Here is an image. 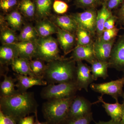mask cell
I'll list each match as a JSON object with an SVG mask.
<instances>
[{
  "label": "cell",
  "mask_w": 124,
  "mask_h": 124,
  "mask_svg": "<svg viewBox=\"0 0 124 124\" xmlns=\"http://www.w3.org/2000/svg\"><path fill=\"white\" fill-rule=\"evenodd\" d=\"M78 91L75 82L49 84L42 88L40 96L47 100L69 98L75 96Z\"/></svg>",
  "instance_id": "obj_5"
},
{
  "label": "cell",
  "mask_w": 124,
  "mask_h": 124,
  "mask_svg": "<svg viewBox=\"0 0 124 124\" xmlns=\"http://www.w3.org/2000/svg\"><path fill=\"white\" fill-rule=\"evenodd\" d=\"M45 62L40 59H37L30 61L31 70L34 75L37 77L43 78L46 67V64H45Z\"/></svg>",
  "instance_id": "obj_30"
},
{
  "label": "cell",
  "mask_w": 124,
  "mask_h": 124,
  "mask_svg": "<svg viewBox=\"0 0 124 124\" xmlns=\"http://www.w3.org/2000/svg\"><path fill=\"white\" fill-rule=\"evenodd\" d=\"M11 65L12 69L18 74L37 77L31 70L30 61L27 59L18 57L13 60Z\"/></svg>",
  "instance_id": "obj_21"
},
{
  "label": "cell",
  "mask_w": 124,
  "mask_h": 124,
  "mask_svg": "<svg viewBox=\"0 0 124 124\" xmlns=\"http://www.w3.org/2000/svg\"><path fill=\"white\" fill-rule=\"evenodd\" d=\"M67 1H68V2H69V1H70L71 0H66Z\"/></svg>",
  "instance_id": "obj_45"
},
{
  "label": "cell",
  "mask_w": 124,
  "mask_h": 124,
  "mask_svg": "<svg viewBox=\"0 0 124 124\" xmlns=\"http://www.w3.org/2000/svg\"><path fill=\"white\" fill-rule=\"evenodd\" d=\"M93 44V43L87 45L77 46L72 50L71 58L76 62L85 60L91 64L97 60Z\"/></svg>",
  "instance_id": "obj_13"
},
{
  "label": "cell",
  "mask_w": 124,
  "mask_h": 124,
  "mask_svg": "<svg viewBox=\"0 0 124 124\" xmlns=\"http://www.w3.org/2000/svg\"><path fill=\"white\" fill-rule=\"evenodd\" d=\"M35 28L38 36L40 37L51 36L53 34L57 33L58 31V27L46 18L37 22Z\"/></svg>",
  "instance_id": "obj_18"
},
{
  "label": "cell",
  "mask_w": 124,
  "mask_h": 124,
  "mask_svg": "<svg viewBox=\"0 0 124 124\" xmlns=\"http://www.w3.org/2000/svg\"><path fill=\"white\" fill-rule=\"evenodd\" d=\"M76 62L71 58H63L49 62L43 79L48 84L75 82Z\"/></svg>",
  "instance_id": "obj_2"
},
{
  "label": "cell",
  "mask_w": 124,
  "mask_h": 124,
  "mask_svg": "<svg viewBox=\"0 0 124 124\" xmlns=\"http://www.w3.org/2000/svg\"><path fill=\"white\" fill-rule=\"evenodd\" d=\"M15 76L17 81L16 86L20 93L27 92L28 89L35 85H46L48 84L42 78L23 75L17 73Z\"/></svg>",
  "instance_id": "obj_11"
},
{
  "label": "cell",
  "mask_w": 124,
  "mask_h": 124,
  "mask_svg": "<svg viewBox=\"0 0 124 124\" xmlns=\"http://www.w3.org/2000/svg\"><path fill=\"white\" fill-rule=\"evenodd\" d=\"M101 8L98 10L96 20V33L100 38L104 31V24L106 21L113 15L112 11L107 7V2L102 3Z\"/></svg>",
  "instance_id": "obj_19"
},
{
  "label": "cell",
  "mask_w": 124,
  "mask_h": 124,
  "mask_svg": "<svg viewBox=\"0 0 124 124\" xmlns=\"http://www.w3.org/2000/svg\"><path fill=\"white\" fill-rule=\"evenodd\" d=\"M118 16L120 20L124 22V1L118 11Z\"/></svg>",
  "instance_id": "obj_40"
},
{
  "label": "cell",
  "mask_w": 124,
  "mask_h": 124,
  "mask_svg": "<svg viewBox=\"0 0 124 124\" xmlns=\"http://www.w3.org/2000/svg\"><path fill=\"white\" fill-rule=\"evenodd\" d=\"M15 31L8 28H2L0 33V40L2 45L12 44L18 41V36Z\"/></svg>",
  "instance_id": "obj_28"
},
{
  "label": "cell",
  "mask_w": 124,
  "mask_h": 124,
  "mask_svg": "<svg viewBox=\"0 0 124 124\" xmlns=\"http://www.w3.org/2000/svg\"><path fill=\"white\" fill-rule=\"evenodd\" d=\"M15 44L17 49L19 57L29 61L34 58L36 49L35 42L18 41Z\"/></svg>",
  "instance_id": "obj_20"
},
{
  "label": "cell",
  "mask_w": 124,
  "mask_h": 124,
  "mask_svg": "<svg viewBox=\"0 0 124 124\" xmlns=\"http://www.w3.org/2000/svg\"><path fill=\"white\" fill-rule=\"evenodd\" d=\"M76 35L77 46L87 45L93 43L92 40V35L86 30L78 27Z\"/></svg>",
  "instance_id": "obj_29"
},
{
  "label": "cell",
  "mask_w": 124,
  "mask_h": 124,
  "mask_svg": "<svg viewBox=\"0 0 124 124\" xmlns=\"http://www.w3.org/2000/svg\"><path fill=\"white\" fill-rule=\"evenodd\" d=\"M38 107L32 92H18L10 96L0 97V111L17 123L31 113H37Z\"/></svg>",
  "instance_id": "obj_1"
},
{
  "label": "cell",
  "mask_w": 124,
  "mask_h": 124,
  "mask_svg": "<svg viewBox=\"0 0 124 124\" xmlns=\"http://www.w3.org/2000/svg\"><path fill=\"white\" fill-rule=\"evenodd\" d=\"M16 79L5 76L4 79L0 84V97H7L15 94L19 92L16 90L15 82Z\"/></svg>",
  "instance_id": "obj_24"
},
{
  "label": "cell",
  "mask_w": 124,
  "mask_h": 124,
  "mask_svg": "<svg viewBox=\"0 0 124 124\" xmlns=\"http://www.w3.org/2000/svg\"><path fill=\"white\" fill-rule=\"evenodd\" d=\"M75 3L78 8L85 10L96 8L99 5L102 4L101 0H76Z\"/></svg>",
  "instance_id": "obj_31"
},
{
  "label": "cell",
  "mask_w": 124,
  "mask_h": 124,
  "mask_svg": "<svg viewBox=\"0 0 124 124\" xmlns=\"http://www.w3.org/2000/svg\"><path fill=\"white\" fill-rule=\"evenodd\" d=\"M19 2L18 0H0V8L3 11L7 12L18 5Z\"/></svg>",
  "instance_id": "obj_35"
},
{
  "label": "cell",
  "mask_w": 124,
  "mask_h": 124,
  "mask_svg": "<svg viewBox=\"0 0 124 124\" xmlns=\"http://www.w3.org/2000/svg\"><path fill=\"white\" fill-rule=\"evenodd\" d=\"M122 97L123 98V104L124 105V113H123V116H122V120L121 122L122 124H124V92L122 94Z\"/></svg>",
  "instance_id": "obj_43"
},
{
  "label": "cell",
  "mask_w": 124,
  "mask_h": 124,
  "mask_svg": "<svg viewBox=\"0 0 124 124\" xmlns=\"http://www.w3.org/2000/svg\"><path fill=\"white\" fill-rule=\"evenodd\" d=\"M69 6L66 2L61 0H54L53 4V9L55 13L63 15L68 10Z\"/></svg>",
  "instance_id": "obj_33"
},
{
  "label": "cell",
  "mask_w": 124,
  "mask_h": 124,
  "mask_svg": "<svg viewBox=\"0 0 124 124\" xmlns=\"http://www.w3.org/2000/svg\"><path fill=\"white\" fill-rule=\"evenodd\" d=\"M0 124H17L12 117L6 115L0 111Z\"/></svg>",
  "instance_id": "obj_36"
},
{
  "label": "cell",
  "mask_w": 124,
  "mask_h": 124,
  "mask_svg": "<svg viewBox=\"0 0 124 124\" xmlns=\"http://www.w3.org/2000/svg\"><path fill=\"white\" fill-rule=\"evenodd\" d=\"M124 85V75L121 78L110 82L95 84L92 83L90 85V88L94 92L111 96L118 101V98L122 97L124 92L123 88Z\"/></svg>",
  "instance_id": "obj_6"
},
{
  "label": "cell",
  "mask_w": 124,
  "mask_h": 124,
  "mask_svg": "<svg viewBox=\"0 0 124 124\" xmlns=\"http://www.w3.org/2000/svg\"><path fill=\"white\" fill-rule=\"evenodd\" d=\"M76 73L75 82L79 91L84 89L88 91V87L94 80L91 73V67L82 61L76 62Z\"/></svg>",
  "instance_id": "obj_8"
},
{
  "label": "cell",
  "mask_w": 124,
  "mask_h": 124,
  "mask_svg": "<svg viewBox=\"0 0 124 124\" xmlns=\"http://www.w3.org/2000/svg\"><path fill=\"white\" fill-rule=\"evenodd\" d=\"M119 31V29L116 27L113 29L104 30L101 37L98 38L106 42L111 41L116 39Z\"/></svg>",
  "instance_id": "obj_34"
},
{
  "label": "cell",
  "mask_w": 124,
  "mask_h": 124,
  "mask_svg": "<svg viewBox=\"0 0 124 124\" xmlns=\"http://www.w3.org/2000/svg\"><path fill=\"white\" fill-rule=\"evenodd\" d=\"M36 49L34 58L49 62L61 58L58 42L52 36L39 37L35 41Z\"/></svg>",
  "instance_id": "obj_4"
},
{
  "label": "cell",
  "mask_w": 124,
  "mask_h": 124,
  "mask_svg": "<svg viewBox=\"0 0 124 124\" xmlns=\"http://www.w3.org/2000/svg\"><path fill=\"white\" fill-rule=\"evenodd\" d=\"M18 8L21 13L28 18H32L36 15L35 5L31 0H20Z\"/></svg>",
  "instance_id": "obj_27"
},
{
  "label": "cell",
  "mask_w": 124,
  "mask_h": 124,
  "mask_svg": "<svg viewBox=\"0 0 124 124\" xmlns=\"http://www.w3.org/2000/svg\"><path fill=\"white\" fill-rule=\"evenodd\" d=\"M52 18L53 22L60 29L74 34L76 32L78 26L70 15L55 16Z\"/></svg>",
  "instance_id": "obj_16"
},
{
  "label": "cell",
  "mask_w": 124,
  "mask_h": 124,
  "mask_svg": "<svg viewBox=\"0 0 124 124\" xmlns=\"http://www.w3.org/2000/svg\"><path fill=\"white\" fill-rule=\"evenodd\" d=\"M115 39L110 41L106 42L98 38L93 42L94 51L97 60L102 62H108Z\"/></svg>",
  "instance_id": "obj_12"
},
{
  "label": "cell",
  "mask_w": 124,
  "mask_h": 124,
  "mask_svg": "<svg viewBox=\"0 0 124 124\" xmlns=\"http://www.w3.org/2000/svg\"><path fill=\"white\" fill-rule=\"evenodd\" d=\"M93 120V112L81 117L67 119L62 124H90Z\"/></svg>",
  "instance_id": "obj_32"
},
{
  "label": "cell",
  "mask_w": 124,
  "mask_h": 124,
  "mask_svg": "<svg viewBox=\"0 0 124 124\" xmlns=\"http://www.w3.org/2000/svg\"><path fill=\"white\" fill-rule=\"evenodd\" d=\"M57 34V40L64 54L72 51L77 41L75 34L62 30L58 27Z\"/></svg>",
  "instance_id": "obj_14"
},
{
  "label": "cell",
  "mask_w": 124,
  "mask_h": 124,
  "mask_svg": "<svg viewBox=\"0 0 124 124\" xmlns=\"http://www.w3.org/2000/svg\"><path fill=\"white\" fill-rule=\"evenodd\" d=\"M36 117V120L35 122V124H48L47 122H39L38 121V117H37V113H36L35 115Z\"/></svg>",
  "instance_id": "obj_42"
},
{
  "label": "cell",
  "mask_w": 124,
  "mask_h": 124,
  "mask_svg": "<svg viewBox=\"0 0 124 124\" xmlns=\"http://www.w3.org/2000/svg\"><path fill=\"white\" fill-rule=\"evenodd\" d=\"M39 37L35 27L28 24L24 25L22 28L18 36V41L35 42Z\"/></svg>",
  "instance_id": "obj_26"
},
{
  "label": "cell",
  "mask_w": 124,
  "mask_h": 124,
  "mask_svg": "<svg viewBox=\"0 0 124 124\" xmlns=\"http://www.w3.org/2000/svg\"><path fill=\"white\" fill-rule=\"evenodd\" d=\"M95 124H122L121 121H116L111 119L110 120L107 121H99L97 122H96Z\"/></svg>",
  "instance_id": "obj_41"
},
{
  "label": "cell",
  "mask_w": 124,
  "mask_h": 124,
  "mask_svg": "<svg viewBox=\"0 0 124 124\" xmlns=\"http://www.w3.org/2000/svg\"><path fill=\"white\" fill-rule=\"evenodd\" d=\"M18 57V53L15 44L2 45L0 47L1 64H11L13 60Z\"/></svg>",
  "instance_id": "obj_17"
},
{
  "label": "cell",
  "mask_w": 124,
  "mask_h": 124,
  "mask_svg": "<svg viewBox=\"0 0 124 124\" xmlns=\"http://www.w3.org/2000/svg\"><path fill=\"white\" fill-rule=\"evenodd\" d=\"M76 95L47 100L44 103L42 111L46 122L48 124H63L67 119L70 106Z\"/></svg>",
  "instance_id": "obj_3"
},
{
  "label": "cell",
  "mask_w": 124,
  "mask_h": 124,
  "mask_svg": "<svg viewBox=\"0 0 124 124\" xmlns=\"http://www.w3.org/2000/svg\"><path fill=\"white\" fill-rule=\"evenodd\" d=\"M5 18L10 28L14 31H18L21 29L23 20L22 14L18 10H14L10 11L7 14Z\"/></svg>",
  "instance_id": "obj_25"
},
{
  "label": "cell",
  "mask_w": 124,
  "mask_h": 124,
  "mask_svg": "<svg viewBox=\"0 0 124 124\" xmlns=\"http://www.w3.org/2000/svg\"><path fill=\"white\" fill-rule=\"evenodd\" d=\"M90 64L91 73L94 81L97 80L99 78L105 79L108 77V69L109 68L108 62L96 60Z\"/></svg>",
  "instance_id": "obj_23"
},
{
  "label": "cell",
  "mask_w": 124,
  "mask_h": 124,
  "mask_svg": "<svg viewBox=\"0 0 124 124\" xmlns=\"http://www.w3.org/2000/svg\"><path fill=\"white\" fill-rule=\"evenodd\" d=\"M108 63L109 68L124 73V35L114 44Z\"/></svg>",
  "instance_id": "obj_10"
},
{
  "label": "cell",
  "mask_w": 124,
  "mask_h": 124,
  "mask_svg": "<svg viewBox=\"0 0 124 124\" xmlns=\"http://www.w3.org/2000/svg\"><path fill=\"white\" fill-rule=\"evenodd\" d=\"M108 0H101V1L102 4V3H103V2H107V1H108Z\"/></svg>",
  "instance_id": "obj_44"
},
{
  "label": "cell",
  "mask_w": 124,
  "mask_h": 124,
  "mask_svg": "<svg viewBox=\"0 0 124 124\" xmlns=\"http://www.w3.org/2000/svg\"><path fill=\"white\" fill-rule=\"evenodd\" d=\"M33 116H27L22 118L18 121L17 124H35Z\"/></svg>",
  "instance_id": "obj_39"
},
{
  "label": "cell",
  "mask_w": 124,
  "mask_h": 124,
  "mask_svg": "<svg viewBox=\"0 0 124 124\" xmlns=\"http://www.w3.org/2000/svg\"><path fill=\"white\" fill-rule=\"evenodd\" d=\"M124 0H108L107 2V7L110 11L117 8L122 5Z\"/></svg>",
  "instance_id": "obj_37"
},
{
  "label": "cell",
  "mask_w": 124,
  "mask_h": 124,
  "mask_svg": "<svg viewBox=\"0 0 124 124\" xmlns=\"http://www.w3.org/2000/svg\"><path fill=\"white\" fill-rule=\"evenodd\" d=\"M103 95L99 97L97 101L93 103V104L102 103V106L108 115L111 117V119L119 122L121 121L124 113V104H120L118 101L115 103L106 102L103 100Z\"/></svg>",
  "instance_id": "obj_15"
},
{
  "label": "cell",
  "mask_w": 124,
  "mask_h": 124,
  "mask_svg": "<svg viewBox=\"0 0 124 124\" xmlns=\"http://www.w3.org/2000/svg\"><path fill=\"white\" fill-rule=\"evenodd\" d=\"M97 12L96 8L85 10L81 13L70 15L77 23L79 28L86 30L92 36L96 33Z\"/></svg>",
  "instance_id": "obj_7"
},
{
  "label": "cell",
  "mask_w": 124,
  "mask_h": 124,
  "mask_svg": "<svg viewBox=\"0 0 124 124\" xmlns=\"http://www.w3.org/2000/svg\"><path fill=\"white\" fill-rule=\"evenodd\" d=\"M93 103L84 97L76 95L72 102L68 119L84 116L92 112Z\"/></svg>",
  "instance_id": "obj_9"
},
{
  "label": "cell",
  "mask_w": 124,
  "mask_h": 124,
  "mask_svg": "<svg viewBox=\"0 0 124 124\" xmlns=\"http://www.w3.org/2000/svg\"><path fill=\"white\" fill-rule=\"evenodd\" d=\"M54 0H33L35 5L36 14L40 20L46 18L51 14Z\"/></svg>",
  "instance_id": "obj_22"
},
{
  "label": "cell",
  "mask_w": 124,
  "mask_h": 124,
  "mask_svg": "<svg viewBox=\"0 0 124 124\" xmlns=\"http://www.w3.org/2000/svg\"><path fill=\"white\" fill-rule=\"evenodd\" d=\"M116 16L112 15L106 21L104 24V31L113 29L115 27V24L117 20Z\"/></svg>",
  "instance_id": "obj_38"
}]
</instances>
